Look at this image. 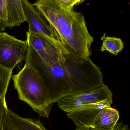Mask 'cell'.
<instances>
[{"label": "cell", "mask_w": 130, "mask_h": 130, "mask_svg": "<svg viewBox=\"0 0 130 130\" xmlns=\"http://www.w3.org/2000/svg\"><path fill=\"white\" fill-rule=\"evenodd\" d=\"M25 60L43 79L53 104L64 96L90 91L104 84L100 68L90 58L77 56L67 48L58 61L47 64L28 45Z\"/></svg>", "instance_id": "6da1fadb"}, {"label": "cell", "mask_w": 130, "mask_h": 130, "mask_svg": "<svg viewBox=\"0 0 130 130\" xmlns=\"http://www.w3.org/2000/svg\"><path fill=\"white\" fill-rule=\"evenodd\" d=\"M46 20L58 41L75 55L84 58L92 55L93 38L81 12L60 7L55 0H38L33 4Z\"/></svg>", "instance_id": "7a4b0ae2"}, {"label": "cell", "mask_w": 130, "mask_h": 130, "mask_svg": "<svg viewBox=\"0 0 130 130\" xmlns=\"http://www.w3.org/2000/svg\"><path fill=\"white\" fill-rule=\"evenodd\" d=\"M12 78L20 99L40 116L48 118L53 103L48 89L38 72L26 62L23 69Z\"/></svg>", "instance_id": "3957f363"}, {"label": "cell", "mask_w": 130, "mask_h": 130, "mask_svg": "<svg viewBox=\"0 0 130 130\" xmlns=\"http://www.w3.org/2000/svg\"><path fill=\"white\" fill-rule=\"evenodd\" d=\"M28 47L27 40H19L6 32H0V64L13 70L25 58Z\"/></svg>", "instance_id": "277c9868"}, {"label": "cell", "mask_w": 130, "mask_h": 130, "mask_svg": "<svg viewBox=\"0 0 130 130\" xmlns=\"http://www.w3.org/2000/svg\"><path fill=\"white\" fill-rule=\"evenodd\" d=\"M112 93L105 84L90 91L67 96L58 101L61 110L66 112L76 109L105 101H112Z\"/></svg>", "instance_id": "5b68a950"}, {"label": "cell", "mask_w": 130, "mask_h": 130, "mask_svg": "<svg viewBox=\"0 0 130 130\" xmlns=\"http://www.w3.org/2000/svg\"><path fill=\"white\" fill-rule=\"evenodd\" d=\"M28 45H31L47 64L55 63L62 57L65 48L43 35L26 32Z\"/></svg>", "instance_id": "8992f818"}, {"label": "cell", "mask_w": 130, "mask_h": 130, "mask_svg": "<svg viewBox=\"0 0 130 130\" xmlns=\"http://www.w3.org/2000/svg\"><path fill=\"white\" fill-rule=\"evenodd\" d=\"M21 1L26 20L28 23V32L43 35L55 42L60 43L55 38L48 23L33 4L27 0Z\"/></svg>", "instance_id": "52a82bcc"}, {"label": "cell", "mask_w": 130, "mask_h": 130, "mask_svg": "<svg viewBox=\"0 0 130 130\" xmlns=\"http://www.w3.org/2000/svg\"><path fill=\"white\" fill-rule=\"evenodd\" d=\"M112 101H105L83 106L67 112V116L79 128L89 129V126L96 116L105 107L111 106Z\"/></svg>", "instance_id": "ba28073f"}, {"label": "cell", "mask_w": 130, "mask_h": 130, "mask_svg": "<svg viewBox=\"0 0 130 130\" xmlns=\"http://www.w3.org/2000/svg\"><path fill=\"white\" fill-rule=\"evenodd\" d=\"M3 130H48L36 119L23 118L8 109Z\"/></svg>", "instance_id": "9c48e42d"}, {"label": "cell", "mask_w": 130, "mask_h": 130, "mask_svg": "<svg viewBox=\"0 0 130 130\" xmlns=\"http://www.w3.org/2000/svg\"><path fill=\"white\" fill-rule=\"evenodd\" d=\"M119 112L111 106L105 107L100 110L90 124L89 128L95 130L111 129L119 119Z\"/></svg>", "instance_id": "30bf717a"}, {"label": "cell", "mask_w": 130, "mask_h": 130, "mask_svg": "<svg viewBox=\"0 0 130 130\" xmlns=\"http://www.w3.org/2000/svg\"><path fill=\"white\" fill-rule=\"evenodd\" d=\"M6 1L8 16L5 28L20 26L22 23L26 22L21 0H6Z\"/></svg>", "instance_id": "8fae6325"}, {"label": "cell", "mask_w": 130, "mask_h": 130, "mask_svg": "<svg viewBox=\"0 0 130 130\" xmlns=\"http://www.w3.org/2000/svg\"><path fill=\"white\" fill-rule=\"evenodd\" d=\"M102 45L100 51L102 52L107 51L117 56L124 48V44L121 39L115 37L106 36V33L101 38Z\"/></svg>", "instance_id": "7c38bea8"}, {"label": "cell", "mask_w": 130, "mask_h": 130, "mask_svg": "<svg viewBox=\"0 0 130 130\" xmlns=\"http://www.w3.org/2000/svg\"><path fill=\"white\" fill-rule=\"evenodd\" d=\"M13 70L0 64V100L6 101V96Z\"/></svg>", "instance_id": "4fadbf2b"}, {"label": "cell", "mask_w": 130, "mask_h": 130, "mask_svg": "<svg viewBox=\"0 0 130 130\" xmlns=\"http://www.w3.org/2000/svg\"><path fill=\"white\" fill-rule=\"evenodd\" d=\"M58 6L64 9L68 10H74L76 6L83 3L84 0H55Z\"/></svg>", "instance_id": "5bb4252c"}, {"label": "cell", "mask_w": 130, "mask_h": 130, "mask_svg": "<svg viewBox=\"0 0 130 130\" xmlns=\"http://www.w3.org/2000/svg\"><path fill=\"white\" fill-rule=\"evenodd\" d=\"M7 6L6 0H0V23H1V28H3L2 31L4 30L5 26L7 21Z\"/></svg>", "instance_id": "9a60e30c"}, {"label": "cell", "mask_w": 130, "mask_h": 130, "mask_svg": "<svg viewBox=\"0 0 130 130\" xmlns=\"http://www.w3.org/2000/svg\"><path fill=\"white\" fill-rule=\"evenodd\" d=\"M7 108L6 101L0 100V130H3L7 116Z\"/></svg>", "instance_id": "2e32d148"}, {"label": "cell", "mask_w": 130, "mask_h": 130, "mask_svg": "<svg viewBox=\"0 0 130 130\" xmlns=\"http://www.w3.org/2000/svg\"><path fill=\"white\" fill-rule=\"evenodd\" d=\"M122 124V122H120V123L116 124L115 126L113 128H111V129H101V130H95V129H92V128H90L88 130H120L121 128V125Z\"/></svg>", "instance_id": "e0dca14e"}, {"label": "cell", "mask_w": 130, "mask_h": 130, "mask_svg": "<svg viewBox=\"0 0 130 130\" xmlns=\"http://www.w3.org/2000/svg\"><path fill=\"white\" fill-rule=\"evenodd\" d=\"M120 130H129V128H128V126H127L126 125L123 124L121 125V128H120Z\"/></svg>", "instance_id": "ac0fdd59"}, {"label": "cell", "mask_w": 130, "mask_h": 130, "mask_svg": "<svg viewBox=\"0 0 130 130\" xmlns=\"http://www.w3.org/2000/svg\"><path fill=\"white\" fill-rule=\"evenodd\" d=\"M76 130H87V129H86V128H76Z\"/></svg>", "instance_id": "d6986e66"}, {"label": "cell", "mask_w": 130, "mask_h": 130, "mask_svg": "<svg viewBox=\"0 0 130 130\" xmlns=\"http://www.w3.org/2000/svg\"><path fill=\"white\" fill-rule=\"evenodd\" d=\"M1 26V23H0V26Z\"/></svg>", "instance_id": "ffe728a7"}]
</instances>
